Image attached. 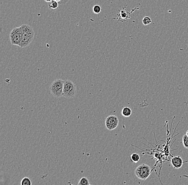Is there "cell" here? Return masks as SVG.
I'll use <instances>...</instances> for the list:
<instances>
[{"label":"cell","mask_w":188,"mask_h":185,"mask_svg":"<svg viewBox=\"0 0 188 185\" xmlns=\"http://www.w3.org/2000/svg\"><path fill=\"white\" fill-rule=\"evenodd\" d=\"M22 27V41L21 48H24L28 46L34 39L35 32L32 27L27 24H23Z\"/></svg>","instance_id":"obj_1"},{"label":"cell","mask_w":188,"mask_h":185,"mask_svg":"<svg viewBox=\"0 0 188 185\" xmlns=\"http://www.w3.org/2000/svg\"><path fill=\"white\" fill-rule=\"evenodd\" d=\"M64 80L57 79L55 80L50 85V90L53 97L60 98L63 96Z\"/></svg>","instance_id":"obj_2"},{"label":"cell","mask_w":188,"mask_h":185,"mask_svg":"<svg viewBox=\"0 0 188 185\" xmlns=\"http://www.w3.org/2000/svg\"><path fill=\"white\" fill-rule=\"evenodd\" d=\"M76 94V87L75 84L70 79L65 80L63 87V96L66 98L74 97Z\"/></svg>","instance_id":"obj_3"},{"label":"cell","mask_w":188,"mask_h":185,"mask_svg":"<svg viewBox=\"0 0 188 185\" xmlns=\"http://www.w3.org/2000/svg\"><path fill=\"white\" fill-rule=\"evenodd\" d=\"M134 173L139 179L145 180L151 174V169L149 165L142 164L136 168Z\"/></svg>","instance_id":"obj_4"},{"label":"cell","mask_w":188,"mask_h":185,"mask_svg":"<svg viewBox=\"0 0 188 185\" xmlns=\"http://www.w3.org/2000/svg\"><path fill=\"white\" fill-rule=\"evenodd\" d=\"M22 27H16L11 31L10 34V38L12 45H18L21 47L22 36Z\"/></svg>","instance_id":"obj_5"},{"label":"cell","mask_w":188,"mask_h":185,"mask_svg":"<svg viewBox=\"0 0 188 185\" xmlns=\"http://www.w3.org/2000/svg\"><path fill=\"white\" fill-rule=\"evenodd\" d=\"M119 124V119L115 115H110L106 117L105 120V126L107 129L110 131L117 128Z\"/></svg>","instance_id":"obj_6"},{"label":"cell","mask_w":188,"mask_h":185,"mask_svg":"<svg viewBox=\"0 0 188 185\" xmlns=\"http://www.w3.org/2000/svg\"><path fill=\"white\" fill-rule=\"evenodd\" d=\"M171 163L175 169H179L183 166V161L181 156H177L171 159Z\"/></svg>","instance_id":"obj_7"},{"label":"cell","mask_w":188,"mask_h":185,"mask_svg":"<svg viewBox=\"0 0 188 185\" xmlns=\"http://www.w3.org/2000/svg\"><path fill=\"white\" fill-rule=\"evenodd\" d=\"M132 110L131 108L128 107H124L121 111V114L125 117H129L132 115Z\"/></svg>","instance_id":"obj_8"},{"label":"cell","mask_w":188,"mask_h":185,"mask_svg":"<svg viewBox=\"0 0 188 185\" xmlns=\"http://www.w3.org/2000/svg\"><path fill=\"white\" fill-rule=\"evenodd\" d=\"M131 159L132 162L134 163L138 162L140 159V156L137 153H133L131 156Z\"/></svg>","instance_id":"obj_9"},{"label":"cell","mask_w":188,"mask_h":185,"mask_svg":"<svg viewBox=\"0 0 188 185\" xmlns=\"http://www.w3.org/2000/svg\"><path fill=\"white\" fill-rule=\"evenodd\" d=\"M79 185H90V181L86 177L81 178L78 183Z\"/></svg>","instance_id":"obj_10"},{"label":"cell","mask_w":188,"mask_h":185,"mask_svg":"<svg viewBox=\"0 0 188 185\" xmlns=\"http://www.w3.org/2000/svg\"><path fill=\"white\" fill-rule=\"evenodd\" d=\"M58 7V2L53 0L49 4V8L51 10H56Z\"/></svg>","instance_id":"obj_11"},{"label":"cell","mask_w":188,"mask_h":185,"mask_svg":"<svg viewBox=\"0 0 188 185\" xmlns=\"http://www.w3.org/2000/svg\"><path fill=\"white\" fill-rule=\"evenodd\" d=\"M21 185H32V181L29 178L24 177L21 180L20 182Z\"/></svg>","instance_id":"obj_12"},{"label":"cell","mask_w":188,"mask_h":185,"mask_svg":"<svg viewBox=\"0 0 188 185\" xmlns=\"http://www.w3.org/2000/svg\"><path fill=\"white\" fill-rule=\"evenodd\" d=\"M152 22V19L148 16H145L142 19V23L144 25H148Z\"/></svg>","instance_id":"obj_13"},{"label":"cell","mask_w":188,"mask_h":185,"mask_svg":"<svg viewBox=\"0 0 188 185\" xmlns=\"http://www.w3.org/2000/svg\"><path fill=\"white\" fill-rule=\"evenodd\" d=\"M93 10L94 13L98 14L102 11V8H101L100 5L96 4V5H95L93 7Z\"/></svg>","instance_id":"obj_14"},{"label":"cell","mask_w":188,"mask_h":185,"mask_svg":"<svg viewBox=\"0 0 188 185\" xmlns=\"http://www.w3.org/2000/svg\"><path fill=\"white\" fill-rule=\"evenodd\" d=\"M182 143L184 147L188 148V136L185 135L182 138Z\"/></svg>","instance_id":"obj_15"},{"label":"cell","mask_w":188,"mask_h":185,"mask_svg":"<svg viewBox=\"0 0 188 185\" xmlns=\"http://www.w3.org/2000/svg\"><path fill=\"white\" fill-rule=\"evenodd\" d=\"M46 2H49V3H50L51 2H52L53 0H45Z\"/></svg>","instance_id":"obj_16"},{"label":"cell","mask_w":188,"mask_h":185,"mask_svg":"<svg viewBox=\"0 0 188 185\" xmlns=\"http://www.w3.org/2000/svg\"><path fill=\"white\" fill-rule=\"evenodd\" d=\"M55 1H57V2H60L61 0H55Z\"/></svg>","instance_id":"obj_17"},{"label":"cell","mask_w":188,"mask_h":185,"mask_svg":"<svg viewBox=\"0 0 188 185\" xmlns=\"http://www.w3.org/2000/svg\"><path fill=\"white\" fill-rule=\"evenodd\" d=\"M186 135H187L188 136V130H187V133H186Z\"/></svg>","instance_id":"obj_18"}]
</instances>
